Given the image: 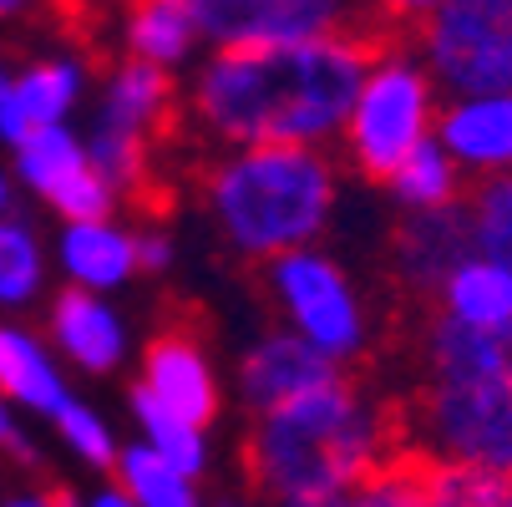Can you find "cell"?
Segmentation results:
<instances>
[{"mask_svg": "<svg viewBox=\"0 0 512 507\" xmlns=\"http://www.w3.org/2000/svg\"><path fill=\"white\" fill-rule=\"evenodd\" d=\"M371 46L376 31L360 21L300 41L208 46L183 71L178 122L203 148H249V142L335 148Z\"/></svg>", "mask_w": 512, "mask_h": 507, "instance_id": "cell-1", "label": "cell"}, {"mask_svg": "<svg viewBox=\"0 0 512 507\" xmlns=\"http://www.w3.org/2000/svg\"><path fill=\"white\" fill-rule=\"evenodd\" d=\"M406 447V421L396 401L365 391L350 371L335 381L249 416L244 477L259 497H330L360 487Z\"/></svg>", "mask_w": 512, "mask_h": 507, "instance_id": "cell-2", "label": "cell"}, {"mask_svg": "<svg viewBox=\"0 0 512 507\" xmlns=\"http://www.w3.org/2000/svg\"><path fill=\"white\" fill-rule=\"evenodd\" d=\"M198 203L218 244L249 264L325 239L340 208V158L310 142H249L208 148L198 168Z\"/></svg>", "mask_w": 512, "mask_h": 507, "instance_id": "cell-3", "label": "cell"}, {"mask_svg": "<svg viewBox=\"0 0 512 507\" xmlns=\"http://www.w3.org/2000/svg\"><path fill=\"white\" fill-rule=\"evenodd\" d=\"M442 102L447 97L436 87L431 66L421 61V51L411 46V36H376L345 132L335 142L340 163H350V173H360L365 183H386L406 153L436 137Z\"/></svg>", "mask_w": 512, "mask_h": 507, "instance_id": "cell-4", "label": "cell"}, {"mask_svg": "<svg viewBox=\"0 0 512 507\" xmlns=\"http://www.w3.org/2000/svg\"><path fill=\"white\" fill-rule=\"evenodd\" d=\"M183 112V82L178 71H163L153 61L117 56L102 71V92L87 137V153L97 173L117 188L122 203H148L158 178V142L173 132Z\"/></svg>", "mask_w": 512, "mask_h": 507, "instance_id": "cell-5", "label": "cell"}, {"mask_svg": "<svg viewBox=\"0 0 512 507\" xmlns=\"http://www.w3.org/2000/svg\"><path fill=\"white\" fill-rule=\"evenodd\" d=\"M401 421L421 457L512 482V376H421Z\"/></svg>", "mask_w": 512, "mask_h": 507, "instance_id": "cell-6", "label": "cell"}, {"mask_svg": "<svg viewBox=\"0 0 512 507\" xmlns=\"http://www.w3.org/2000/svg\"><path fill=\"white\" fill-rule=\"evenodd\" d=\"M259 279L269 289V300L279 320L305 335L320 355H330L335 366H355L371 350V310H365L360 284L340 259H330L320 244L289 249L269 264H259Z\"/></svg>", "mask_w": 512, "mask_h": 507, "instance_id": "cell-7", "label": "cell"}, {"mask_svg": "<svg viewBox=\"0 0 512 507\" xmlns=\"http://www.w3.org/2000/svg\"><path fill=\"white\" fill-rule=\"evenodd\" d=\"M411 46L431 66L442 97L507 92L512 87V0H442Z\"/></svg>", "mask_w": 512, "mask_h": 507, "instance_id": "cell-8", "label": "cell"}, {"mask_svg": "<svg viewBox=\"0 0 512 507\" xmlns=\"http://www.w3.org/2000/svg\"><path fill=\"white\" fill-rule=\"evenodd\" d=\"M16 178L51 203L61 219H102V213H117L122 198L117 188L97 173L87 137L71 132L66 122H41L16 142Z\"/></svg>", "mask_w": 512, "mask_h": 507, "instance_id": "cell-9", "label": "cell"}, {"mask_svg": "<svg viewBox=\"0 0 512 507\" xmlns=\"http://www.w3.org/2000/svg\"><path fill=\"white\" fill-rule=\"evenodd\" d=\"M203 46L300 41L355 26L350 0H183Z\"/></svg>", "mask_w": 512, "mask_h": 507, "instance_id": "cell-10", "label": "cell"}, {"mask_svg": "<svg viewBox=\"0 0 512 507\" xmlns=\"http://www.w3.org/2000/svg\"><path fill=\"white\" fill-rule=\"evenodd\" d=\"M345 366H335L330 355H320L305 335H295L289 325L279 330H264L244 345L239 366H234V386H239V401L254 411H269L279 401H295L325 381H335Z\"/></svg>", "mask_w": 512, "mask_h": 507, "instance_id": "cell-11", "label": "cell"}, {"mask_svg": "<svg viewBox=\"0 0 512 507\" xmlns=\"http://www.w3.org/2000/svg\"><path fill=\"white\" fill-rule=\"evenodd\" d=\"M137 386H148L163 406H173L178 416L198 421V426H213L218 411H224V386H218V371H213V355L208 345L173 325V330H158L142 350V366H137Z\"/></svg>", "mask_w": 512, "mask_h": 507, "instance_id": "cell-12", "label": "cell"}, {"mask_svg": "<svg viewBox=\"0 0 512 507\" xmlns=\"http://www.w3.org/2000/svg\"><path fill=\"white\" fill-rule=\"evenodd\" d=\"M436 142L457 158L467 183L512 173V87L447 97L442 117H436Z\"/></svg>", "mask_w": 512, "mask_h": 507, "instance_id": "cell-13", "label": "cell"}, {"mask_svg": "<svg viewBox=\"0 0 512 507\" xmlns=\"http://www.w3.org/2000/svg\"><path fill=\"white\" fill-rule=\"evenodd\" d=\"M467 254H472V229H467L462 203L431 208V213H401V224L391 234L396 284L411 289V295H421V300H431L436 284L447 279V269Z\"/></svg>", "mask_w": 512, "mask_h": 507, "instance_id": "cell-14", "label": "cell"}, {"mask_svg": "<svg viewBox=\"0 0 512 507\" xmlns=\"http://www.w3.org/2000/svg\"><path fill=\"white\" fill-rule=\"evenodd\" d=\"M56 264H61L66 284L97 289V295H117V289H127L142 274L137 229L122 224L117 213H102V219H61Z\"/></svg>", "mask_w": 512, "mask_h": 507, "instance_id": "cell-15", "label": "cell"}, {"mask_svg": "<svg viewBox=\"0 0 512 507\" xmlns=\"http://www.w3.org/2000/svg\"><path fill=\"white\" fill-rule=\"evenodd\" d=\"M51 345L87 376H112L127 360V320L97 289L66 284L51 300Z\"/></svg>", "mask_w": 512, "mask_h": 507, "instance_id": "cell-16", "label": "cell"}, {"mask_svg": "<svg viewBox=\"0 0 512 507\" xmlns=\"http://www.w3.org/2000/svg\"><path fill=\"white\" fill-rule=\"evenodd\" d=\"M117 41L122 56L153 61L178 77L208 51L183 0H117Z\"/></svg>", "mask_w": 512, "mask_h": 507, "instance_id": "cell-17", "label": "cell"}, {"mask_svg": "<svg viewBox=\"0 0 512 507\" xmlns=\"http://www.w3.org/2000/svg\"><path fill=\"white\" fill-rule=\"evenodd\" d=\"M431 310H442L462 325H477V330L512 325V269L472 249L467 259H457L447 269L442 284H436Z\"/></svg>", "mask_w": 512, "mask_h": 507, "instance_id": "cell-18", "label": "cell"}, {"mask_svg": "<svg viewBox=\"0 0 512 507\" xmlns=\"http://www.w3.org/2000/svg\"><path fill=\"white\" fill-rule=\"evenodd\" d=\"M0 396L36 416H56L71 401V386L56 366V355L31 330L0 325Z\"/></svg>", "mask_w": 512, "mask_h": 507, "instance_id": "cell-19", "label": "cell"}, {"mask_svg": "<svg viewBox=\"0 0 512 507\" xmlns=\"http://www.w3.org/2000/svg\"><path fill=\"white\" fill-rule=\"evenodd\" d=\"M391 193V203L401 213H431V208H447V203H462L467 193V173L457 168V158L442 148L436 137H426L416 153H406L396 163V173L381 183Z\"/></svg>", "mask_w": 512, "mask_h": 507, "instance_id": "cell-20", "label": "cell"}, {"mask_svg": "<svg viewBox=\"0 0 512 507\" xmlns=\"http://www.w3.org/2000/svg\"><path fill=\"white\" fill-rule=\"evenodd\" d=\"M87 77H92V66H87L82 51L41 56V61H31L26 71H16V92H21V107H26L31 127H41V122H66L71 112L82 107V97H87Z\"/></svg>", "mask_w": 512, "mask_h": 507, "instance_id": "cell-21", "label": "cell"}, {"mask_svg": "<svg viewBox=\"0 0 512 507\" xmlns=\"http://www.w3.org/2000/svg\"><path fill=\"white\" fill-rule=\"evenodd\" d=\"M269 507H426V457L416 447H401L360 487H345L330 497H289V502H269Z\"/></svg>", "mask_w": 512, "mask_h": 507, "instance_id": "cell-22", "label": "cell"}, {"mask_svg": "<svg viewBox=\"0 0 512 507\" xmlns=\"http://www.w3.org/2000/svg\"><path fill=\"white\" fill-rule=\"evenodd\" d=\"M127 406H132V421H137V431H142V442H148L153 452H163L173 467H183V472H193V477L208 472V457H213V452H208V426L178 416L173 406H163L148 386H137V381H132V391H127Z\"/></svg>", "mask_w": 512, "mask_h": 507, "instance_id": "cell-23", "label": "cell"}, {"mask_svg": "<svg viewBox=\"0 0 512 507\" xmlns=\"http://www.w3.org/2000/svg\"><path fill=\"white\" fill-rule=\"evenodd\" d=\"M112 477L132 492L137 507H208L203 492H198V477L173 467L163 452H153L148 442H132L117 452V467Z\"/></svg>", "mask_w": 512, "mask_h": 507, "instance_id": "cell-24", "label": "cell"}, {"mask_svg": "<svg viewBox=\"0 0 512 507\" xmlns=\"http://www.w3.org/2000/svg\"><path fill=\"white\" fill-rule=\"evenodd\" d=\"M41 284H46V249L26 219L6 213L0 219V310H26L31 300H41Z\"/></svg>", "mask_w": 512, "mask_h": 507, "instance_id": "cell-25", "label": "cell"}, {"mask_svg": "<svg viewBox=\"0 0 512 507\" xmlns=\"http://www.w3.org/2000/svg\"><path fill=\"white\" fill-rule=\"evenodd\" d=\"M462 208H467L472 249L512 269V173L472 178L462 193Z\"/></svg>", "mask_w": 512, "mask_h": 507, "instance_id": "cell-26", "label": "cell"}, {"mask_svg": "<svg viewBox=\"0 0 512 507\" xmlns=\"http://www.w3.org/2000/svg\"><path fill=\"white\" fill-rule=\"evenodd\" d=\"M507 492H512V482L497 472L426 457V507H502Z\"/></svg>", "mask_w": 512, "mask_h": 507, "instance_id": "cell-27", "label": "cell"}, {"mask_svg": "<svg viewBox=\"0 0 512 507\" xmlns=\"http://www.w3.org/2000/svg\"><path fill=\"white\" fill-rule=\"evenodd\" d=\"M51 426H56V437H61V447L77 457V462H87V467H97V472H112L117 467V431L107 426V416L102 411H92L87 401H77L71 396L56 416H51Z\"/></svg>", "mask_w": 512, "mask_h": 507, "instance_id": "cell-28", "label": "cell"}, {"mask_svg": "<svg viewBox=\"0 0 512 507\" xmlns=\"http://www.w3.org/2000/svg\"><path fill=\"white\" fill-rule=\"evenodd\" d=\"M442 0H350V11L376 36H411Z\"/></svg>", "mask_w": 512, "mask_h": 507, "instance_id": "cell-29", "label": "cell"}, {"mask_svg": "<svg viewBox=\"0 0 512 507\" xmlns=\"http://www.w3.org/2000/svg\"><path fill=\"white\" fill-rule=\"evenodd\" d=\"M26 132H31V117H26L21 92H16V71H0V142L16 148Z\"/></svg>", "mask_w": 512, "mask_h": 507, "instance_id": "cell-30", "label": "cell"}, {"mask_svg": "<svg viewBox=\"0 0 512 507\" xmlns=\"http://www.w3.org/2000/svg\"><path fill=\"white\" fill-rule=\"evenodd\" d=\"M137 259H142V274H168L178 259L173 234L168 229H137Z\"/></svg>", "mask_w": 512, "mask_h": 507, "instance_id": "cell-31", "label": "cell"}, {"mask_svg": "<svg viewBox=\"0 0 512 507\" xmlns=\"http://www.w3.org/2000/svg\"><path fill=\"white\" fill-rule=\"evenodd\" d=\"M0 452H11L16 462H36V447L16 421V401H6V396H0Z\"/></svg>", "mask_w": 512, "mask_h": 507, "instance_id": "cell-32", "label": "cell"}, {"mask_svg": "<svg viewBox=\"0 0 512 507\" xmlns=\"http://www.w3.org/2000/svg\"><path fill=\"white\" fill-rule=\"evenodd\" d=\"M77 507H137V502H132V492L122 482H107V487H92Z\"/></svg>", "mask_w": 512, "mask_h": 507, "instance_id": "cell-33", "label": "cell"}, {"mask_svg": "<svg viewBox=\"0 0 512 507\" xmlns=\"http://www.w3.org/2000/svg\"><path fill=\"white\" fill-rule=\"evenodd\" d=\"M0 507H77V502L61 497V492H16V497H6Z\"/></svg>", "mask_w": 512, "mask_h": 507, "instance_id": "cell-34", "label": "cell"}, {"mask_svg": "<svg viewBox=\"0 0 512 507\" xmlns=\"http://www.w3.org/2000/svg\"><path fill=\"white\" fill-rule=\"evenodd\" d=\"M51 6L61 16H102L107 6H117V0H51Z\"/></svg>", "mask_w": 512, "mask_h": 507, "instance_id": "cell-35", "label": "cell"}, {"mask_svg": "<svg viewBox=\"0 0 512 507\" xmlns=\"http://www.w3.org/2000/svg\"><path fill=\"white\" fill-rule=\"evenodd\" d=\"M36 0H0V21H16V16H31Z\"/></svg>", "mask_w": 512, "mask_h": 507, "instance_id": "cell-36", "label": "cell"}, {"mask_svg": "<svg viewBox=\"0 0 512 507\" xmlns=\"http://www.w3.org/2000/svg\"><path fill=\"white\" fill-rule=\"evenodd\" d=\"M6 213H16V188H11L6 173H0V219H6Z\"/></svg>", "mask_w": 512, "mask_h": 507, "instance_id": "cell-37", "label": "cell"}, {"mask_svg": "<svg viewBox=\"0 0 512 507\" xmlns=\"http://www.w3.org/2000/svg\"><path fill=\"white\" fill-rule=\"evenodd\" d=\"M497 335H502V350H507V371H512V325H502Z\"/></svg>", "mask_w": 512, "mask_h": 507, "instance_id": "cell-38", "label": "cell"}, {"mask_svg": "<svg viewBox=\"0 0 512 507\" xmlns=\"http://www.w3.org/2000/svg\"><path fill=\"white\" fill-rule=\"evenodd\" d=\"M218 507H259V502H254V497H224Z\"/></svg>", "mask_w": 512, "mask_h": 507, "instance_id": "cell-39", "label": "cell"}, {"mask_svg": "<svg viewBox=\"0 0 512 507\" xmlns=\"http://www.w3.org/2000/svg\"><path fill=\"white\" fill-rule=\"evenodd\" d=\"M502 507H512V492H507V502H502Z\"/></svg>", "mask_w": 512, "mask_h": 507, "instance_id": "cell-40", "label": "cell"}]
</instances>
